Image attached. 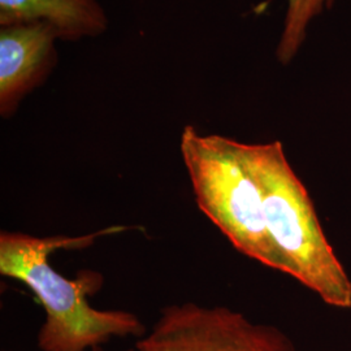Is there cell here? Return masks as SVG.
<instances>
[{"label": "cell", "instance_id": "cell-1", "mask_svg": "<svg viewBox=\"0 0 351 351\" xmlns=\"http://www.w3.org/2000/svg\"><path fill=\"white\" fill-rule=\"evenodd\" d=\"M125 228L112 226L78 237H36L24 232L0 233V274L30 289L45 311L38 332L39 351H91L114 337H143L147 328L138 316L123 310H98L88 297L103 284L101 274L85 271L75 278L51 265L58 250L85 249L103 236Z\"/></svg>", "mask_w": 351, "mask_h": 351}, {"label": "cell", "instance_id": "cell-2", "mask_svg": "<svg viewBox=\"0 0 351 351\" xmlns=\"http://www.w3.org/2000/svg\"><path fill=\"white\" fill-rule=\"evenodd\" d=\"M239 147L258 181L267 230L285 274L326 304L351 308L350 277L326 239L311 197L289 163L282 143L239 142Z\"/></svg>", "mask_w": 351, "mask_h": 351}, {"label": "cell", "instance_id": "cell-3", "mask_svg": "<svg viewBox=\"0 0 351 351\" xmlns=\"http://www.w3.org/2000/svg\"><path fill=\"white\" fill-rule=\"evenodd\" d=\"M180 151L202 213L239 252L285 274L267 230L261 189L239 141L202 134L195 126L186 125Z\"/></svg>", "mask_w": 351, "mask_h": 351}, {"label": "cell", "instance_id": "cell-4", "mask_svg": "<svg viewBox=\"0 0 351 351\" xmlns=\"http://www.w3.org/2000/svg\"><path fill=\"white\" fill-rule=\"evenodd\" d=\"M137 351H295L277 326L258 324L228 307L194 302L164 307L136 342Z\"/></svg>", "mask_w": 351, "mask_h": 351}, {"label": "cell", "instance_id": "cell-5", "mask_svg": "<svg viewBox=\"0 0 351 351\" xmlns=\"http://www.w3.org/2000/svg\"><path fill=\"white\" fill-rule=\"evenodd\" d=\"M52 26L27 23L0 27V114L10 119L26 97L46 82L58 64Z\"/></svg>", "mask_w": 351, "mask_h": 351}, {"label": "cell", "instance_id": "cell-6", "mask_svg": "<svg viewBox=\"0 0 351 351\" xmlns=\"http://www.w3.org/2000/svg\"><path fill=\"white\" fill-rule=\"evenodd\" d=\"M45 23L60 40L99 37L108 29V16L99 0H0V26Z\"/></svg>", "mask_w": 351, "mask_h": 351}, {"label": "cell", "instance_id": "cell-7", "mask_svg": "<svg viewBox=\"0 0 351 351\" xmlns=\"http://www.w3.org/2000/svg\"><path fill=\"white\" fill-rule=\"evenodd\" d=\"M333 0H287L284 26L277 45L278 63L288 65L301 50L315 17L329 8Z\"/></svg>", "mask_w": 351, "mask_h": 351}, {"label": "cell", "instance_id": "cell-8", "mask_svg": "<svg viewBox=\"0 0 351 351\" xmlns=\"http://www.w3.org/2000/svg\"><path fill=\"white\" fill-rule=\"evenodd\" d=\"M91 351H106V350H103V348H95V349H93V350ZM125 351H137V349H136V348H134V349H129V350H125Z\"/></svg>", "mask_w": 351, "mask_h": 351}]
</instances>
